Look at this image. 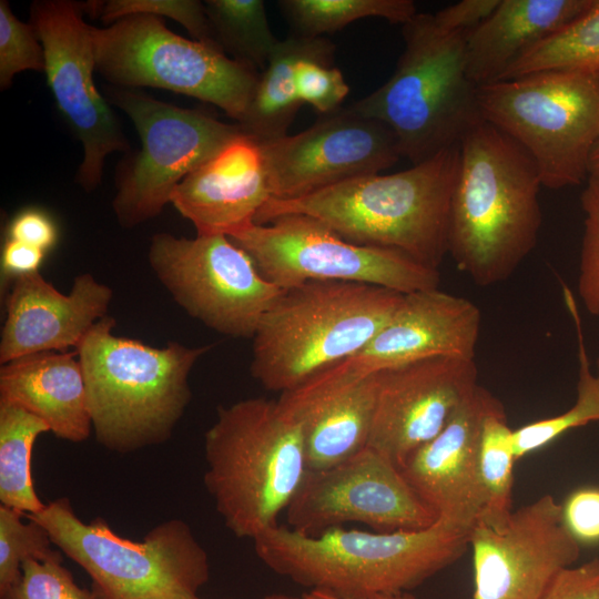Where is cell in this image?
I'll use <instances>...</instances> for the list:
<instances>
[{"mask_svg": "<svg viewBox=\"0 0 599 599\" xmlns=\"http://www.w3.org/2000/svg\"><path fill=\"white\" fill-rule=\"evenodd\" d=\"M83 16L80 2L38 0L30 6L29 22L44 50V73L55 105L82 145L75 182L92 192L102 182L108 155L128 152L130 143L95 87L92 26Z\"/></svg>", "mask_w": 599, "mask_h": 599, "instance_id": "cell-14", "label": "cell"}, {"mask_svg": "<svg viewBox=\"0 0 599 599\" xmlns=\"http://www.w3.org/2000/svg\"><path fill=\"white\" fill-rule=\"evenodd\" d=\"M473 599H541L556 575L572 566L580 544L562 521V505L546 494L512 510L500 528L475 525Z\"/></svg>", "mask_w": 599, "mask_h": 599, "instance_id": "cell-17", "label": "cell"}, {"mask_svg": "<svg viewBox=\"0 0 599 599\" xmlns=\"http://www.w3.org/2000/svg\"><path fill=\"white\" fill-rule=\"evenodd\" d=\"M498 0H463L435 13L437 20L453 30H471L497 6Z\"/></svg>", "mask_w": 599, "mask_h": 599, "instance_id": "cell-43", "label": "cell"}, {"mask_svg": "<svg viewBox=\"0 0 599 599\" xmlns=\"http://www.w3.org/2000/svg\"><path fill=\"white\" fill-rule=\"evenodd\" d=\"M258 143L275 200L297 199L377 174L402 158L386 124L347 106L322 115L297 134Z\"/></svg>", "mask_w": 599, "mask_h": 599, "instance_id": "cell-16", "label": "cell"}, {"mask_svg": "<svg viewBox=\"0 0 599 599\" xmlns=\"http://www.w3.org/2000/svg\"><path fill=\"white\" fill-rule=\"evenodd\" d=\"M204 455L216 511L234 536L252 540L278 525L307 470L300 423L264 397L220 406Z\"/></svg>", "mask_w": 599, "mask_h": 599, "instance_id": "cell-6", "label": "cell"}, {"mask_svg": "<svg viewBox=\"0 0 599 599\" xmlns=\"http://www.w3.org/2000/svg\"><path fill=\"white\" fill-rule=\"evenodd\" d=\"M271 199L260 143L243 133L189 173L170 203L193 223L196 235L230 236L255 223Z\"/></svg>", "mask_w": 599, "mask_h": 599, "instance_id": "cell-22", "label": "cell"}, {"mask_svg": "<svg viewBox=\"0 0 599 599\" xmlns=\"http://www.w3.org/2000/svg\"><path fill=\"white\" fill-rule=\"evenodd\" d=\"M483 118L532 158L542 186L589 175L599 141V72L546 70L478 87Z\"/></svg>", "mask_w": 599, "mask_h": 599, "instance_id": "cell-9", "label": "cell"}, {"mask_svg": "<svg viewBox=\"0 0 599 599\" xmlns=\"http://www.w3.org/2000/svg\"><path fill=\"white\" fill-rule=\"evenodd\" d=\"M585 229L580 252L578 294L586 309L599 315V176L589 175L581 194Z\"/></svg>", "mask_w": 599, "mask_h": 599, "instance_id": "cell-37", "label": "cell"}, {"mask_svg": "<svg viewBox=\"0 0 599 599\" xmlns=\"http://www.w3.org/2000/svg\"><path fill=\"white\" fill-rule=\"evenodd\" d=\"M149 264L172 298L193 318L231 337L253 338L286 290L267 281L229 236H152Z\"/></svg>", "mask_w": 599, "mask_h": 599, "instance_id": "cell-13", "label": "cell"}, {"mask_svg": "<svg viewBox=\"0 0 599 599\" xmlns=\"http://www.w3.org/2000/svg\"><path fill=\"white\" fill-rule=\"evenodd\" d=\"M6 296L1 365L48 351L77 348L91 327L108 315L113 291L92 274H79L69 294L40 272L14 278Z\"/></svg>", "mask_w": 599, "mask_h": 599, "instance_id": "cell-21", "label": "cell"}, {"mask_svg": "<svg viewBox=\"0 0 599 599\" xmlns=\"http://www.w3.org/2000/svg\"><path fill=\"white\" fill-rule=\"evenodd\" d=\"M284 290L311 281L375 285L400 294L437 288L439 271L390 248L349 242L317 219L280 215L229 236Z\"/></svg>", "mask_w": 599, "mask_h": 599, "instance_id": "cell-12", "label": "cell"}, {"mask_svg": "<svg viewBox=\"0 0 599 599\" xmlns=\"http://www.w3.org/2000/svg\"><path fill=\"white\" fill-rule=\"evenodd\" d=\"M564 300L572 318L577 342L579 375L577 399L566 412L524 425L512 432L516 460L552 443L570 429L599 422V374L591 372L581 319L571 291L564 285Z\"/></svg>", "mask_w": 599, "mask_h": 599, "instance_id": "cell-29", "label": "cell"}, {"mask_svg": "<svg viewBox=\"0 0 599 599\" xmlns=\"http://www.w3.org/2000/svg\"><path fill=\"white\" fill-rule=\"evenodd\" d=\"M6 237L48 252L57 244L59 233L55 222L45 211L28 207L10 220Z\"/></svg>", "mask_w": 599, "mask_h": 599, "instance_id": "cell-41", "label": "cell"}, {"mask_svg": "<svg viewBox=\"0 0 599 599\" xmlns=\"http://www.w3.org/2000/svg\"><path fill=\"white\" fill-rule=\"evenodd\" d=\"M403 295L336 281H311L286 290L253 336V378L281 394L297 388L362 351L389 321Z\"/></svg>", "mask_w": 599, "mask_h": 599, "instance_id": "cell-7", "label": "cell"}, {"mask_svg": "<svg viewBox=\"0 0 599 599\" xmlns=\"http://www.w3.org/2000/svg\"><path fill=\"white\" fill-rule=\"evenodd\" d=\"M26 515L0 505V593L17 582L26 560L62 558L45 528Z\"/></svg>", "mask_w": 599, "mask_h": 599, "instance_id": "cell-33", "label": "cell"}, {"mask_svg": "<svg viewBox=\"0 0 599 599\" xmlns=\"http://www.w3.org/2000/svg\"><path fill=\"white\" fill-rule=\"evenodd\" d=\"M105 95L131 119L141 140V149L116 173L112 207L123 229L156 217L189 173L243 134L237 123L134 89L111 87Z\"/></svg>", "mask_w": 599, "mask_h": 599, "instance_id": "cell-11", "label": "cell"}, {"mask_svg": "<svg viewBox=\"0 0 599 599\" xmlns=\"http://www.w3.org/2000/svg\"><path fill=\"white\" fill-rule=\"evenodd\" d=\"M114 326L112 316L101 318L75 352L95 439L111 451L125 454L172 436L192 398L190 373L212 345L169 342L156 348L115 336Z\"/></svg>", "mask_w": 599, "mask_h": 599, "instance_id": "cell-4", "label": "cell"}, {"mask_svg": "<svg viewBox=\"0 0 599 599\" xmlns=\"http://www.w3.org/2000/svg\"><path fill=\"white\" fill-rule=\"evenodd\" d=\"M367 447L400 468L478 385L475 359L430 357L380 370Z\"/></svg>", "mask_w": 599, "mask_h": 599, "instance_id": "cell-18", "label": "cell"}, {"mask_svg": "<svg viewBox=\"0 0 599 599\" xmlns=\"http://www.w3.org/2000/svg\"><path fill=\"white\" fill-rule=\"evenodd\" d=\"M303 598L304 599H342L321 590H309L308 592L303 593ZM373 599H418V598L412 595L409 591H407V592H400V593H394V595H379Z\"/></svg>", "mask_w": 599, "mask_h": 599, "instance_id": "cell-44", "label": "cell"}, {"mask_svg": "<svg viewBox=\"0 0 599 599\" xmlns=\"http://www.w3.org/2000/svg\"><path fill=\"white\" fill-rule=\"evenodd\" d=\"M589 175L599 176V141L593 148L590 156Z\"/></svg>", "mask_w": 599, "mask_h": 599, "instance_id": "cell-45", "label": "cell"}, {"mask_svg": "<svg viewBox=\"0 0 599 599\" xmlns=\"http://www.w3.org/2000/svg\"><path fill=\"white\" fill-rule=\"evenodd\" d=\"M313 59L334 63L335 45L324 37L306 38L291 33L275 45L266 68L260 73L252 100L237 124L257 142L287 135L302 105L294 82L296 64Z\"/></svg>", "mask_w": 599, "mask_h": 599, "instance_id": "cell-26", "label": "cell"}, {"mask_svg": "<svg viewBox=\"0 0 599 599\" xmlns=\"http://www.w3.org/2000/svg\"><path fill=\"white\" fill-rule=\"evenodd\" d=\"M45 253L35 246L6 237L0 262L2 286L10 285L19 276L39 272Z\"/></svg>", "mask_w": 599, "mask_h": 599, "instance_id": "cell-42", "label": "cell"}, {"mask_svg": "<svg viewBox=\"0 0 599 599\" xmlns=\"http://www.w3.org/2000/svg\"><path fill=\"white\" fill-rule=\"evenodd\" d=\"M196 599H202V598L199 597V598H196ZM224 599H229V598H224Z\"/></svg>", "mask_w": 599, "mask_h": 599, "instance_id": "cell-48", "label": "cell"}, {"mask_svg": "<svg viewBox=\"0 0 599 599\" xmlns=\"http://www.w3.org/2000/svg\"><path fill=\"white\" fill-rule=\"evenodd\" d=\"M62 561L26 560L20 578L0 593V599H97L92 590L75 582Z\"/></svg>", "mask_w": 599, "mask_h": 599, "instance_id": "cell-36", "label": "cell"}, {"mask_svg": "<svg viewBox=\"0 0 599 599\" xmlns=\"http://www.w3.org/2000/svg\"><path fill=\"white\" fill-rule=\"evenodd\" d=\"M512 432L500 402L484 420L479 447V473L486 506L477 524L491 528L502 527L512 512L514 464L517 461Z\"/></svg>", "mask_w": 599, "mask_h": 599, "instance_id": "cell-32", "label": "cell"}, {"mask_svg": "<svg viewBox=\"0 0 599 599\" xmlns=\"http://www.w3.org/2000/svg\"><path fill=\"white\" fill-rule=\"evenodd\" d=\"M470 530L441 520L419 530L345 529L306 536L276 525L253 539L258 559L309 590L342 599L407 592L457 561Z\"/></svg>", "mask_w": 599, "mask_h": 599, "instance_id": "cell-2", "label": "cell"}, {"mask_svg": "<svg viewBox=\"0 0 599 599\" xmlns=\"http://www.w3.org/2000/svg\"><path fill=\"white\" fill-rule=\"evenodd\" d=\"M539 171L529 153L484 121L459 145L448 254L475 284L508 280L536 246L542 224Z\"/></svg>", "mask_w": 599, "mask_h": 599, "instance_id": "cell-1", "label": "cell"}, {"mask_svg": "<svg viewBox=\"0 0 599 599\" xmlns=\"http://www.w3.org/2000/svg\"><path fill=\"white\" fill-rule=\"evenodd\" d=\"M458 165L459 146H455L400 172L358 176L297 199H272L255 224L304 214L349 242L395 250L438 270L448 254Z\"/></svg>", "mask_w": 599, "mask_h": 599, "instance_id": "cell-3", "label": "cell"}, {"mask_svg": "<svg viewBox=\"0 0 599 599\" xmlns=\"http://www.w3.org/2000/svg\"><path fill=\"white\" fill-rule=\"evenodd\" d=\"M480 326L479 307L465 297L438 287L404 294L389 321L362 351L316 376L353 380L424 358L475 359Z\"/></svg>", "mask_w": 599, "mask_h": 599, "instance_id": "cell-19", "label": "cell"}, {"mask_svg": "<svg viewBox=\"0 0 599 599\" xmlns=\"http://www.w3.org/2000/svg\"><path fill=\"white\" fill-rule=\"evenodd\" d=\"M598 374H599V359H598Z\"/></svg>", "mask_w": 599, "mask_h": 599, "instance_id": "cell-47", "label": "cell"}, {"mask_svg": "<svg viewBox=\"0 0 599 599\" xmlns=\"http://www.w3.org/2000/svg\"><path fill=\"white\" fill-rule=\"evenodd\" d=\"M0 398L39 417L63 440L81 443L92 432L85 379L77 352H40L1 365Z\"/></svg>", "mask_w": 599, "mask_h": 599, "instance_id": "cell-24", "label": "cell"}, {"mask_svg": "<svg viewBox=\"0 0 599 599\" xmlns=\"http://www.w3.org/2000/svg\"><path fill=\"white\" fill-rule=\"evenodd\" d=\"M546 70L599 72V0H593L581 16L522 54L501 80Z\"/></svg>", "mask_w": 599, "mask_h": 599, "instance_id": "cell-30", "label": "cell"}, {"mask_svg": "<svg viewBox=\"0 0 599 599\" xmlns=\"http://www.w3.org/2000/svg\"><path fill=\"white\" fill-rule=\"evenodd\" d=\"M562 521L579 544L599 542V488L573 491L562 505Z\"/></svg>", "mask_w": 599, "mask_h": 599, "instance_id": "cell-39", "label": "cell"}, {"mask_svg": "<svg viewBox=\"0 0 599 599\" xmlns=\"http://www.w3.org/2000/svg\"><path fill=\"white\" fill-rule=\"evenodd\" d=\"M48 425L21 406L0 398V501L34 514L44 507L33 484L32 449Z\"/></svg>", "mask_w": 599, "mask_h": 599, "instance_id": "cell-27", "label": "cell"}, {"mask_svg": "<svg viewBox=\"0 0 599 599\" xmlns=\"http://www.w3.org/2000/svg\"><path fill=\"white\" fill-rule=\"evenodd\" d=\"M277 6L292 33L318 38L364 18H382L402 26L416 13L412 0H281Z\"/></svg>", "mask_w": 599, "mask_h": 599, "instance_id": "cell-31", "label": "cell"}, {"mask_svg": "<svg viewBox=\"0 0 599 599\" xmlns=\"http://www.w3.org/2000/svg\"><path fill=\"white\" fill-rule=\"evenodd\" d=\"M206 16L216 44L254 70H264L278 40L262 0H206Z\"/></svg>", "mask_w": 599, "mask_h": 599, "instance_id": "cell-28", "label": "cell"}, {"mask_svg": "<svg viewBox=\"0 0 599 599\" xmlns=\"http://www.w3.org/2000/svg\"><path fill=\"white\" fill-rule=\"evenodd\" d=\"M378 374L353 380L313 377L281 394L282 410L300 423L307 470L332 467L367 447Z\"/></svg>", "mask_w": 599, "mask_h": 599, "instance_id": "cell-23", "label": "cell"}, {"mask_svg": "<svg viewBox=\"0 0 599 599\" xmlns=\"http://www.w3.org/2000/svg\"><path fill=\"white\" fill-rule=\"evenodd\" d=\"M44 72V50L30 22H22L0 1V89L11 87L13 78L22 71Z\"/></svg>", "mask_w": 599, "mask_h": 599, "instance_id": "cell-35", "label": "cell"}, {"mask_svg": "<svg viewBox=\"0 0 599 599\" xmlns=\"http://www.w3.org/2000/svg\"><path fill=\"white\" fill-rule=\"evenodd\" d=\"M593 0H498L466 40V67L477 85L500 81L536 44L581 16Z\"/></svg>", "mask_w": 599, "mask_h": 599, "instance_id": "cell-25", "label": "cell"}, {"mask_svg": "<svg viewBox=\"0 0 599 599\" xmlns=\"http://www.w3.org/2000/svg\"><path fill=\"white\" fill-rule=\"evenodd\" d=\"M262 599H304V598H303V596L302 597H295V596H291V595H286V593L276 592V593L265 595Z\"/></svg>", "mask_w": 599, "mask_h": 599, "instance_id": "cell-46", "label": "cell"}, {"mask_svg": "<svg viewBox=\"0 0 599 599\" xmlns=\"http://www.w3.org/2000/svg\"><path fill=\"white\" fill-rule=\"evenodd\" d=\"M82 9L91 17H99L105 26L134 14L166 17L183 26L194 40L216 44L204 2L197 0L89 1L82 3Z\"/></svg>", "mask_w": 599, "mask_h": 599, "instance_id": "cell-34", "label": "cell"}, {"mask_svg": "<svg viewBox=\"0 0 599 599\" xmlns=\"http://www.w3.org/2000/svg\"><path fill=\"white\" fill-rule=\"evenodd\" d=\"M26 516L88 573L97 599H196L210 579L207 552L182 519L162 521L133 541L101 517L81 520L67 497Z\"/></svg>", "mask_w": 599, "mask_h": 599, "instance_id": "cell-8", "label": "cell"}, {"mask_svg": "<svg viewBox=\"0 0 599 599\" xmlns=\"http://www.w3.org/2000/svg\"><path fill=\"white\" fill-rule=\"evenodd\" d=\"M469 31L445 27L435 13L417 12L403 24L405 47L392 77L347 106L386 124L412 165L459 146L485 121L478 87L467 73Z\"/></svg>", "mask_w": 599, "mask_h": 599, "instance_id": "cell-5", "label": "cell"}, {"mask_svg": "<svg viewBox=\"0 0 599 599\" xmlns=\"http://www.w3.org/2000/svg\"><path fill=\"white\" fill-rule=\"evenodd\" d=\"M499 403L478 384L445 428L399 468L438 520L468 530L480 520L486 506L479 473L481 429Z\"/></svg>", "mask_w": 599, "mask_h": 599, "instance_id": "cell-20", "label": "cell"}, {"mask_svg": "<svg viewBox=\"0 0 599 599\" xmlns=\"http://www.w3.org/2000/svg\"><path fill=\"white\" fill-rule=\"evenodd\" d=\"M95 70L113 87L156 88L214 104L236 123L252 100L260 73L216 44L171 31L162 18L128 16L92 26Z\"/></svg>", "mask_w": 599, "mask_h": 599, "instance_id": "cell-10", "label": "cell"}, {"mask_svg": "<svg viewBox=\"0 0 599 599\" xmlns=\"http://www.w3.org/2000/svg\"><path fill=\"white\" fill-rule=\"evenodd\" d=\"M541 599H599V558L559 571Z\"/></svg>", "mask_w": 599, "mask_h": 599, "instance_id": "cell-40", "label": "cell"}, {"mask_svg": "<svg viewBox=\"0 0 599 599\" xmlns=\"http://www.w3.org/2000/svg\"><path fill=\"white\" fill-rule=\"evenodd\" d=\"M285 515L287 527L306 536L347 522L392 532L425 529L438 520L400 469L370 447L332 467L306 470Z\"/></svg>", "mask_w": 599, "mask_h": 599, "instance_id": "cell-15", "label": "cell"}, {"mask_svg": "<svg viewBox=\"0 0 599 599\" xmlns=\"http://www.w3.org/2000/svg\"><path fill=\"white\" fill-rule=\"evenodd\" d=\"M294 82L302 104L312 105L321 115L339 110L349 92L338 68L313 59H304L296 64Z\"/></svg>", "mask_w": 599, "mask_h": 599, "instance_id": "cell-38", "label": "cell"}]
</instances>
